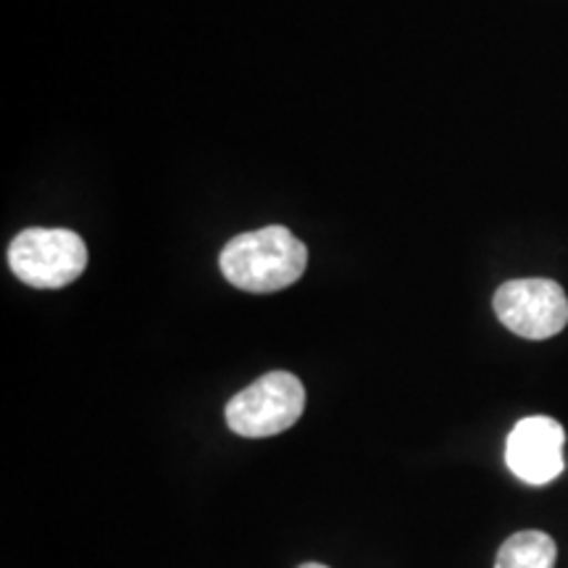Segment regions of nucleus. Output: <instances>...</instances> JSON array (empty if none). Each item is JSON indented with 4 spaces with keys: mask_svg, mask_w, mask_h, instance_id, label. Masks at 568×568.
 Wrapping results in <instances>:
<instances>
[{
    "mask_svg": "<svg viewBox=\"0 0 568 568\" xmlns=\"http://www.w3.org/2000/svg\"><path fill=\"white\" fill-rule=\"evenodd\" d=\"M303 410V382L290 372H272L226 403V424L240 437H274L295 426Z\"/></svg>",
    "mask_w": 568,
    "mask_h": 568,
    "instance_id": "2",
    "label": "nucleus"
},
{
    "mask_svg": "<svg viewBox=\"0 0 568 568\" xmlns=\"http://www.w3.org/2000/svg\"><path fill=\"white\" fill-rule=\"evenodd\" d=\"M11 272L30 287H67L88 266V245L71 230H24L9 247Z\"/></svg>",
    "mask_w": 568,
    "mask_h": 568,
    "instance_id": "3",
    "label": "nucleus"
},
{
    "mask_svg": "<svg viewBox=\"0 0 568 568\" xmlns=\"http://www.w3.org/2000/svg\"><path fill=\"white\" fill-rule=\"evenodd\" d=\"M219 266L245 293H276L301 280L308 266V251L284 226H264L230 240Z\"/></svg>",
    "mask_w": 568,
    "mask_h": 568,
    "instance_id": "1",
    "label": "nucleus"
},
{
    "mask_svg": "<svg viewBox=\"0 0 568 568\" xmlns=\"http://www.w3.org/2000/svg\"><path fill=\"white\" fill-rule=\"evenodd\" d=\"M566 432L556 418L529 416L508 435V468L527 485H548L564 474Z\"/></svg>",
    "mask_w": 568,
    "mask_h": 568,
    "instance_id": "5",
    "label": "nucleus"
},
{
    "mask_svg": "<svg viewBox=\"0 0 568 568\" xmlns=\"http://www.w3.org/2000/svg\"><path fill=\"white\" fill-rule=\"evenodd\" d=\"M297 568H329V566H322V564H303V566H297Z\"/></svg>",
    "mask_w": 568,
    "mask_h": 568,
    "instance_id": "7",
    "label": "nucleus"
},
{
    "mask_svg": "<svg viewBox=\"0 0 568 568\" xmlns=\"http://www.w3.org/2000/svg\"><path fill=\"white\" fill-rule=\"evenodd\" d=\"M558 548L545 531H518L503 542L495 568H556Z\"/></svg>",
    "mask_w": 568,
    "mask_h": 568,
    "instance_id": "6",
    "label": "nucleus"
},
{
    "mask_svg": "<svg viewBox=\"0 0 568 568\" xmlns=\"http://www.w3.org/2000/svg\"><path fill=\"white\" fill-rule=\"evenodd\" d=\"M495 314L510 332L527 339L556 337L568 324V297L550 280H514L497 287Z\"/></svg>",
    "mask_w": 568,
    "mask_h": 568,
    "instance_id": "4",
    "label": "nucleus"
}]
</instances>
